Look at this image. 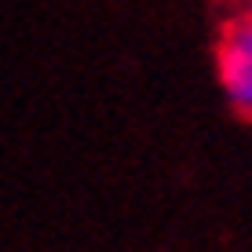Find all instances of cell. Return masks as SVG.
I'll list each match as a JSON object with an SVG mask.
<instances>
[{"mask_svg": "<svg viewBox=\"0 0 252 252\" xmlns=\"http://www.w3.org/2000/svg\"><path fill=\"white\" fill-rule=\"evenodd\" d=\"M216 69H220V84L230 106L252 117V15H241L223 30Z\"/></svg>", "mask_w": 252, "mask_h": 252, "instance_id": "cell-1", "label": "cell"}]
</instances>
